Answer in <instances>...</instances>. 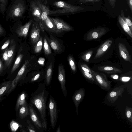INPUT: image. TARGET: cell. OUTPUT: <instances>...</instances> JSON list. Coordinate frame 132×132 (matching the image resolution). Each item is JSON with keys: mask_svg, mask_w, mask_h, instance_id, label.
<instances>
[{"mask_svg": "<svg viewBox=\"0 0 132 132\" xmlns=\"http://www.w3.org/2000/svg\"><path fill=\"white\" fill-rule=\"evenodd\" d=\"M49 95V93L45 84L39 83L30 98V103L37 108L40 113L43 128L46 130L47 127L46 115L47 102Z\"/></svg>", "mask_w": 132, "mask_h": 132, "instance_id": "cell-1", "label": "cell"}, {"mask_svg": "<svg viewBox=\"0 0 132 132\" xmlns=\"http://www.w3.org/2000/svg\"><path fill=\"white\" fill-rule=\"evenodd\" d=\"M27 8L26 0H11L6 10V20L13 22L21 20Z\"/></svg>", "mask_w": 132, "mask_h": 132, "instance_id": "cell-2", "label": "cell"}, {"mask_svg": "<svg viewBox=\"0 0 132 132\" xmlns=\"http://www.w3.org/2000/svg\"><path fill=\"white\" fill-rule=\"evenodd\" d=\"M29 13L35 22H37L42 30L44 31L41 16L42 13V4L40 0H29Z\"/></svg>", "mask_w": 132, "mask_h": 132, "instance_id": "cell-3", "label": "cell"}, {"mask_svg": "<svg viewBox=\"0 0 132 132\" xmlns=\"http://www.w3.org/2000/svg\"><path fill=\"white\" fill-rule=\"evenodd\" d=\"M53 5L61 9L54 10H49V15L73 13L84 9V8L80 6L73 5L61 1L55 2L53 3Z\"/></svg>", "mask_w": 132, "mask_h": 132, "instance_id": "cell-4", "label": "cell"}, {"mask_svg": "<svg viewBox=\"0 0 132 132\" xmlns=\"http://www.w3.org/2000/svg\"><path fill=\"white\" fill-rule=\"evenodd\" d=\"M48 108L51 126L54 129L58 118V111L56 102L51 95L49 96Z\"/></svg>", "mask_w": 132, "mask_h": 132, "instance_id": "cell-5", "label": "cell"}, {"mask_svg": "<svg viewBox=\"0 0 132 132\" xmlns=\"http://www.w3.org/2000/svg\"><path fill=\"white\" fill-rule=\"evenodd\" d=\"M92 74L95 80V83L103 89L108 90L111 88V82L109 81L104 74L99 73L91 70Z\"/></svg>", "mask_w": 132, "mask_h": 132, "instance_id": "cell-6", "label": "cell"}, {"mask_svg": "<svg viewBox=\"0 0 132 132\" xmlns=\"http://www.w3.org/2000/svg\"><path fill=\"white\" fill-rule=\"evenodd\" d=\"M20 21L21 20H19L15 22V31L19 36L26 37L33 20L31 19H30L24 25H22Z\"/></svg>", "mask_w": 132, "mask_h": 132, "instance_id": "cell-7", "label": "cell"}, {"mask_svg": "<svg viewBox=\"0 0 132 132\" xmlns=\"http://www.w3.org/2000/svg\"><path fill=\"white\" fill-rule=\"evenodd\" d=\"M125 90V86L123 85L115 87L110 91L107 96V100L110 104L114 103L118 99L119 96L122 97Z\"/></svg>", "mask_w": 132, "mask_h": 132, "instance_id": "cell-8", "label": "cell"}, {"mask_svg": "<svg viewBox=\"0 0 132 132\" xmlns=\"http://www.w3.org/2000/svg\"><path fill=\"white\" fill-rule=\"evenodd\" d=\"M56 27L55 33H60L64 31L72 30V27L62 20L58 18H50Z\"/></svg>", "mask_w": 132, "mask_h": 132, "instance_id": "cell-9", "label": "cell"}, {"mask_svg": "<svg viewBox=\"0 0 132 132\" xmlns=\"http://www.w3.org/2000/svg\"><path fill=\"white\" fill-rule=\"evenodd\" d=\"M65 72L63 65L60 64L58 67V79L60 84L61 87L63 94L66 97L67 91L65 86Z\"/></svg>", "mask_w": 132, "mask_h": 132, "instance_id": "cell-10", "label": "cell"}, {"mask_svg": "<svg viewBox=\"0 0 132 132\" xmlns=\"http://www.w3.org/2000/svg\"><path fill=\"white\" fill-rule=\"evenodd\" d=\"M29 63V61L28 60L26 61L24 63L18 72L16 77L12 82L11 88L7 93V94L11 93L15 88L18 82L23 76Z\"/></svg>", "mask_w": 132, "mask_h": 132, "instance_id": "cell-11", "label": "cell"}, {"mask_svg": "<svg viewBox=\"0 0 132 132\" xmlns=\"http://www.w3.org/2000/svg\"><path fill=\"white\" fill-rule=\"evenodd\" d=\"M85 94V89L83 87H81L76 90L72 96V100L76 107V112L77 116L78 113V106L80 103L83 100Z\"/></svg>", "mask_w": 132, "mask_h": 132, "instance_id": "cell-12", "label": "cell"}, {"mask_svg": "<svg viewBox=\"0 0 132 132\" xmlns=\"http://www.w3.org/2000/svg\"><path fill=\"white\" fill-rule=\"evenodd\" d=\"M106 32V30L104 28L101 27L97 28L88 33L86 39L87 40H91L99 38L104 34Z\"/></svg>", "mask_w": 132, "mask_h": 132, "instance_id": "cell-13", "label": "cell"}, {"mask_svg": "<svg viewBox=\"0 0 132 132\" xmlns=\"http://www.w3.org/2000/svg\"><path fill=\"white\" fill-rule=\"evenodd\" d=\"M39 27L38 23L36 22H35L32 24L30 34V38L33 44L35 45L41 37Z\"/></svg>", "mask_w": 132, "mask_h": 132, "instance_id": "cell-14", "label": "cell"}, {"mask_svg": "<svg viewBox=\"0 0 132 132\" xmlns=\"http://www.w3.org/2000/svg\"><path fill=\"white\" fill-rule=\"evenodd\" d=\"M29 110L30 118L35 127L39 129L43 128L42 123L31 103L29 106Z\"/></svg>", "mask_w": 132, "mask_h": 132, "instance_id": "cell-15", "label": "cell"}, {"mask_svg": "<svg viewBox=\"0 0 132 132\" xmlns=\"http://www.w3.org/2000/svg\"><path fill=\"white\" fill-rule=\"evenodd\" d=\"M45 37L55 52L59 53L62 51V48L60 44L53 36L50 34L49 37L46 36Z\"/></svg>", "mask_w": 132, "mask_h": 132, "instance_id": "cell-16", "label": "cell"}, {"mask_svg": "<svg viewBox=\"0 0 132 132\" xmlns=\"http://www.w3.org/2000/svg\"><path fill=\"white\" fill-rule=\"evenodd\" d=\"M112 43L111 40H108L105 41L97 50L94 59H96L103 55L110 47Z\"/></svg>", "mask_w": 132, "mask_h": 132, "instance_id": "cell-17", "label": "cell"}, {"mask_svg": "<svg viewBox=\"0 0 132 132\" xmlns=\"http://www.w3.org/2000/svg\"><path fill=\"white\" fill-rule=\"evenodd\" d=\"M118 48L121 56L125 61L132 63L131 56L124 44L121 43H119Z\"/></svg>", "mask_w": 132, "mask_h": 132, "instance_id": "cell-18", "label": "cell"}, {"mask_svg": "<svg viewBox=\"0 0 132 132\" xmlns=\"http://www.w3.org/2000/svg\"><path fill=\"white\" fill-rule=\"evenodd\" d=\"M98 70L100 71L104 72L108 74L121 73L122 71L116 67L110 66H101L98 67Z\"/></svg>", "mask_w": 132, "mask_h": 132, "instance_id": "cell-19", "label": "cell"}, {"mask_svg": "<svg viewBox=\"0 0 132 132\" xmlns=\"http://www.w3.org/2000/svg\"><path fill=\"white\" fill-rule=\"evenodd\" d=\"M43 26L48 31L55 33L56 27L54 23L51 18L48 16L43 23Z\"/></svg>", "mask_w": 132, "mask_h": 132, "instance_id": "cell-20", "label": "cell"}, {"mask_svg": "<svg viewBox=\"0 0 132 132\" xmlns=\"http://www.w3.org/2000/svg\"><path fill=\"white\" fill-rule=\"evenodd\" d=\"M12 82L9 81L5 82L0 84V101L1 97L7 92L11 86Z\"/></svg>", "mask_w": 132, "mask_h": 132, "instance_id": "cell-21", "label": "cell"}, {"mask_svg": "<svg viewBox=\"0 0 132 132\" xmlns=\"http://www.w3.org/2000/svg\"><path fill=\"white\" fill-rule=\"evenodd\" d=\"M52 74V63L50 64L46 71L44 84L46 86L49 85L51 82Z\"/></svg>", "mask_w": 132, "mask_h": 132, "instance_id": "cell-22", "label": "cell"}, {"mask_svg": "<svg viewBox=\"0 0 132 132\" xmlns=\"http://www.w3.org/2000/svg\"><path fill=\"white\" fill-rule=\"evenodd\" d=\"M43 78V73L38 72L32 75L28 79V81L30 83L39 82L42 80Z\"/></svg>", "mask_w": 132, "mask_h": 132, "instance_id": "cell-23", "label": "cell"}, {"mask_svg": "<svg viewBox=\"0 0 132 132\" xmlns=\"http://www.w3.org/2000/svg\"><path fill=\"white\" fill-rule=\"evenodd\" d=\"M118 21L120 26L128 35L132 38V33L129 28L119 14L118 16Z\"/></svg>", "mask_w": 132, "mask_h": 132, "instance_id": "cell-24", "label": "cell"}, {"mask_svg": "<svg viewBox=\"0 0 132 132\" xmlns=\"http://www.w3.org/2000/svg\"><path fill=\"white\" fill-rule=\"evenodd\" d=\"M19 108V115L21 119L25 118L29 114V108L27 104L21 106Z\"/></svg>", "mask_w": 132, "mask_h": 132, "instance_id": "cell-25", "label": "cell"}, {"mask_svg": "<svg viewBox=\"0 0 132 132\" xmlns=\"http://www.w3.org/2000/svg\"><path fill=\"white\" fill-rule=\"evenodd\" d=\"M26 95L25 93L23 92L19 96L16 102V111H17L20 107L24 104H26Z\"/></svg>", "mask_w": 132, "mask_h": 132, "instance_id": "cell-26", "label": "cell"}, {"mask_svg": "<svg viewBox=\"0 0 132 132\" xmlns=\"http://www.w3.org/2000/svg\"><path fill=\"white\" fill-rule=\"evenodd\" d=\"M15 47V43L14 40H11L10 45L8 49L7 55L9 57L10 63V64L13 57Z\"/></svg>", "mask_w": 132, "mask_h": 132, "instance_id": "cell-27", "label": "cell"}, {"mask_svg": "<svg viewBox=\"0 0 132 132\" xmlns=\"http://www.w3.org/2000/svg\"><path fill=\"white\" fill-rule=\"evenodd\" d=\"M42 13L41 19L43 24V22L46 19L49 15V10L46 5L42 3Z\"/></svg>", "mask_w": 132, "mask_h": 132, "instance_id": "cell-28", "label": "cell"}, {"mask_svg": "<svg viewBox=\"0 0 132 132\" xmlns=\"http://www.w3.org/2000/svg\"><path fill=\"white\" fill-rule=\"evenodd\" d=\"M9 0H0V13L3 17L5 15Z\"/></svg>", "mask_w": 132, "mask_h": 132, "instance_id": "cell-29", "label": "cell"}, {"mask_svg": "<svg viewBox=\"0 0 132 132\" xmlns=\"http://www.w3.org/2000/svg\"><path fill=\"white\" fill-rule=\"evenodd\" d=\"M23 56V54L21 53L18 55L11 70V73H13L18 68Z\"/></svg>", "mask_w": 132, "mask_h": 132, "instance_id": "cell-30", "label": "cell"}, {"mask_svg": "<svg viewBox=\"0 0 132 132\" xmlns=\"http://www.w3.org/2000/svg\"><path fill=\"white\" fill-rule=\"evenodd\" d=\"M43 45V38L42 37H41L39 39L35 44L34 47L35 52L38 53L40 52L42 50Z\"/></svg>", "mask_w": 132, "mask_h": 132, "instance_id": "cell-31", "label": "cell"}, {"mask_svg": "<svg viewBox=\"0 0 132 132\" xmlns=\"http://www.w3.org/2000/svg\"><path fill=\"white\" fill-rule=\"evenodd\" d=\"M43 44L44 50L45 54L47 55L51 54V50L45 37L44 38Z\"/></svg>", "mask_w": 132, "mask_h": 132, "instance_id": "cell-32", "label": "cell"}, {"mask_svg": "<svg viewBox=\"0 0 132 132\" xmlns=\"http://www.w3.org/2000/svg\"><path fill=\"white\" fill-rule=\"evenodd\" d=\"M121 17L124 20L126 24L129 28L131 31H132V23L129 17H125V16L124 13L122 10L121 11Z\"/></svg>", "mask_w": 132, "mask_h": 132, "instance_id": "cell-33", "label": "cell"}, {"mask_svg": "<svg viewBox=\"0 0 132 132\" xmlns=\"http://www.w3.org/2000/svg\"><path fill=\"white\" fill-rule=\"evenodd\" d=\"M125 115L127 120L130 122L132 123V109L131 108L128 106L126 107Z\"/></svg>", "mask_w": 132, "mask_h": 132, "instance_id": "cell-34", "label": "cell"}, {"mask_svg": "<svg viewBox=\"0 0 132 132\" xmlns=\"http://www.w3.org/2000/svg\"><path fill=\"white\" fill-rule=\"evenodd\" d=\"M21 126L19 123L14 120L12 121L10 123V127L12 132L16 131L19 127Z\"/></svg>", "mask_w": 132, "mask_h": 132, "instance_id": "cell-35", "label": "cell"}, {"mask_svg": "<svg viewBox=\"0 0 132 132\" xmlns=\"http://www.w3.org/2000/svg\"><path fill=\"white\" fill-rule=\"evenodd\" d=\"M81 71L83 75L86 78L93 83H95L94 78L92 74L82 70Z\"/></svg>", "mask_w": 132, "mask_h": 132, "instance_id": "cell-36", "label": "cell"}, {"mask_svg": "<svg viewBox=\"0 0 132 132\" xmlns=\"http://www.w3.org/2000/svg\"><path fill=\"white\" fill-rule=\"evenodd\" d=\"M93 53L92 50L88 51L84 53L81 56L82 59L86 62H88L89 60Z\"/></svg>", "mask_w": 132, "mask_h": 132, "instance_id": "cell-37", "label": "cell"}, {"mask_svg": "<svg viewBox=\"0 0 132 132\" xmlns=\"http://www.w3.org/2000/svg\"><path fill=\"white\" fill-rule=\"evenodd\" d=\"M68 61L71 68L73 72L76 70V67L73 57L71 56H69L68 58Z\"/></svg>", "mask_w": 132, "mask_h": 132, "instance_id": "cell-38", "label": "cell"}, {"mask_svg": "<svg viewBox=\"0 0 132 132\" xmlns=\"http://www.w3.org/2000/svg\"><path fill=\"white\" fill-rule=\"evenodd\" d=\"M8 49V48H7L3 55V59L4 61L5 65L7 66H8L10 64L9 59L7 55Z\"/></svg>", "mask_w": 132, "mask_h": 132, "instance_id": "cell-39", "label": "cell"}, {"mask_svg": "<svg viewBox=\"0 0 132 132\" xmlns=\"http://www.w3.org/2000/svg\"><path fill=\"white\" fill-rule=\"evenodd\" d=\"M27 122L28 124L27 127L28 131L29 132H36L37 131L34 126L31 124V121L27 120Z\"/></svg>", "mask_w": 132, "mask_h": 132, "instance_id": "cell-40", "label": "cell"}, {"mask_svg": "<svg viewBox=\"0 0 132 132\" xmlns=\"http://www.w3.org/2000/svg\"><path fill=\"white\" fill-rule=\"evenodd\" d=\"M80 67L81 70L87 72L89 73L92 74L91 70L90 69L87 65L85 64H82L80 65Z\"/></svg>", "mask_w": 132, "mask_h": 132, "instance_id": "cell-41", "label": "cell"}, {"mask_svg": "<svg viewBox=\"0 0 132 132\" xmlns=\"http://www.w3.org/2000/svg\"><path fill=\"white\" fill-rule=\"evenodd\" d=\"M131 78L128 76H123L120 77L119 80L123 82H126L129 81Z\"/></svg>", "mask_w": 132, "mask_h": 132, "instance_id": "cell-42", "label": "cell"}, {"mask_svg": "<svg viewBox=\"0 0 132 132\" xmlns=\"http://www.w3.org/2000/svg\"><path fill=\"white\" fill-rule=\"evenodd\" d=\"M100 0H80V3H85L88 2H99Z\"/></svg>", "mask_w": 132, "mask_h": 132, "instance_id": "cell-43", "label": "cell"}, {"mask_svg": "<svg viewBox=\"0 0 132 132\" xmlns=\"http://www.w3.org/2000/svg\"><path fill=\"white\" fill-rule=\"evenodd\" d=\"M10 42V40L9 39H8L2 46L1 48V49L3 50L6 48L9 45Z\"/></svg>", "mask_w": 132, "mask_h": 132, "instance_id": "cell-44", "label": "cell"}, {"mask_svg": "<svg viewBox=\"0 0 132 132\" xmlns=\"http://www.w3.org/2000/svg\"><path fill=\"white\" fill-rule=\"evenodd\" d=\"M116 0H108L109 3L112 8H114L116 4Z\"/></svg>", "mask_w": 132, "mask_h": 132, "instance_id": "cell-45", "label": "cell"}, {"mask_svg": "<svg viewBox=\"0 0 132 132\" xmlns=\"http://www.w3.org/2000/svg\"><path fill=\"white\" fill-rule=\"evenodd\" d=\"M127 4L131 12H132V0H127Z\"/></svg>", "mask_w": 132, "mask_h": 132, "instance_id": "cell-46", "label": "cell"}, {"mask_svg": "<svg viewBox=\"0 0 132 132\" xmlns=\"http://www.w3.org/2000/svg\"><path fill=\"white\" fill-rule=\"evenodd\" d=\"M111 77L113 79L118 80L119 78V76L117 75H110Z\"/></svg>", "mask_w": 132, "mask_h": 132, "instance_id": "cell-47", "label": "cell"}, {"mask_svg": "<svg viewBox=\"0 0 132 132\" xmlns=\"http://www.w3.org/2000/svg\"><path fill=\"white\" fill-rule=\"evenodd\" d=\"M3 68L2 63L0 59V74L2 72L3 70Z\"/></svg>", "mask_w": 132, "mask_h": 132, "instance_id": "cell-48", "label": "cell"}, {"mask_svg": "<svg viewBox=\"0 0 132 132\" xmlns=\"http://www.w3.org/2000/svg\"><path fill=\"white\" fill-rule=\"evenodd\" d=\"M4 32V29L0 24V35H2Z\"/></svg>", "mask_w": 132, "mask_h": 132, "instance_id": "cell-49", "label": "cell"}, {"mask_svg": "<svg viewBox=\"0 0 132 132\" xmlns=\"http://www.w3.org/2000/svg\"><path fill=\"white\" fill-rule=\"evenodd\" d=\"M56 132H61V131L60 130V127L59 125V126L58 127H57L56 129Z\"/></svg>", "mask_w": 132, "mask_h": 132, "instance_id": "cell-50", "label": "cell"}, {"mask_svg": "<svg viewBox=\"0 0 132 132\" xmlns=\"http://www.w3.org/2000/svg\"><path fill=\"white\" fill-rule=\"evenodd\" d=\"M40 1L42 3V2H44L45 0H40Z\"/></svg>", "mask_w": 132, "mask_h": 132, "instance_id": "cell-51", "label": "cell"}, {"mask_svg": "<svg viewBox=\"0 0 132 132\" xmlns=\"http://www.w3.org/2000/svg\"><path fill=\"white\" fill-rule=\"evenodd\" d=\"M22 130V131H21L22 132H25L26 131H25L24 130V129H23Z\"/></svg>", "mask_w": 132, "mask_h": 132, "instance_id": "cell-52", "label": "cell"}]
</instances>
